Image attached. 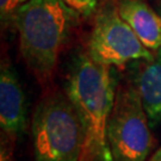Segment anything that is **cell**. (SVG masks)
<instances>
[{"label":"cell","instance_id":"obj_1","mask_svg":"<svg viewBox=\"0 0 161 161\" xmlns=\"http://www.w3.org/2000/svg\"><path fill=\"white\" fill-rule=\"evenodd\" d=\"M72 14L62 0H28L13 17L22 55L41 81L56 69Z\"/></svg>","mask_w":161,"mask_h":161},{"label":"cell","instance_id":"obj_2","mask_svg":"<svg viewBox=\"0 0 161 161\" xmlns=\"http://www.w3.org/2000/svg\"><path fill=\"white\" fill-rule=\"evenodd\" d=\"M67 96L85 125L86 148L96 152L102 161H114L106 136L116 99L111 68L90 56H79L69 74Z\"/></svg>","mask_w":161,"mask_h":161},{"label":"cell","instance_id":"obj_3","mask_svg":"<svg viewBox=\"0 0 161 161\" xmlns=\"http://www.w3.org/2000/svg\"><path fill=\"white\" fill-rule=\"evenodd\" d=\"M31 129L36 161H78L86 148V129L67 94L42 99Z\"/></svg>","mask_w":161,"mask_h":161},{"label":"cell","instance_id":"obj_4","mask_svg":"<svg viewBox=\"0 0 161 161\" xmlns=\"http://www.w3.org/2000/svg\"><path fill=\"white\" fill-rule=\"evenodd\" d=\"M114 161H146L153 147L149 118L135 86L116 92L106 129Z\"/></svg>","mask_w":161,"mask_h":161},{"label":"cell","instance_id":"obj_5","mask_svg":"<svg viewBox=\"0 0 161 161\" xmlns=\"http://www.w3.org/2000/svg\"><path fill=\"white\" fill-rule=\"evenodd\" d=\"M88 56L97 64L111 67L131 61H149L154 54L138 40L118 10L108 8L96 19L88 42Z\"/></svg>","mask_w":161,"mask_h":161},{"label":"cell","instance_id":"obj_6","mask_svg":"<svg viewBox=\"0 0 161 161\" xmlns=\"http://www.w3.org/2000/svg\"><path fill=\"white\" fill-rule=\"evenodd\" d=\"M26 104L16 70L3 64L0 72V127L8 135L17 136L26 130Z\"/></svg>","mask_w":161,"mask_h":161},{"label":"cell","instance_id":"obj_7","mask_svg":"<svg viewBox=\"0 0 161 161\" xmlns=\"http://www.w3.org/2000/svg\"><path fill=\"white\" fill-rule=\"evenodd\" d=\"M118 13L152 52L161 49V17L142 0H121Z\"/></svg>","mask_w":161,"mask_h":161},{"label":"cell","instance_id":"obj_8","mask_svg":"<svg viewBox=\"0 0 161 161\" xmlns=\"http://www.w3.org/2000/svg\"><path fill=\"white\" fill-rule=\"evenodd\" d=\"M153 60L144 61L136 76L138 96L152 124L161 122V49Z\"/></svg>","mask_w":161,"mask_h":161},{"label":"cell","instance_id":"obj_9","mask_svg":"<svg viewBox=\"0 0 161 161\" xmlns=\"http://www.w3.org/2000/svg\"><path fill=\"white\" fill-rule=\"evenodd\" d=\"M75 14L88 17L97 10L100 0H62Z\"/></svg>","mask_w":161,"mask_h":161},{"label":"cell","instance_id":"obj_10","mask_svg":"<svg viewBox=\"0 0 161 161\" xmlns=\"http://www.w3.org/2000/svg\"><path fill=\"white\" fill-rule=\"evenodd\" d=\"M28 0H0V13L1 18L8 19L10 17H14V14Z\"/></svg>","mask_w":161,"mask_h":161},{"label":"cell","instance_id":"obj_11","mask_svg":"<svg viewBox=\"0 0 161 161\" xmlns=\"http://www.w3.org/2000/svg\"><path fill=\"white\" fill-rule=\"evenodd\" d=\"M149 161H161V147L153 154V156L149 159Z\"/></svg>","mask_w":161,"mask_h":161}]
</instances>
